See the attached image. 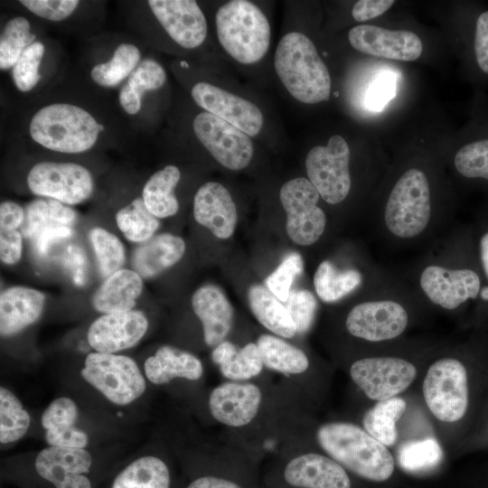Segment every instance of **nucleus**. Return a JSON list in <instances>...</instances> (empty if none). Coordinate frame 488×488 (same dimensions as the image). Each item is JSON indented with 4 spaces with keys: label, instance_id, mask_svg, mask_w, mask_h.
<instances>
[{
    "label": "nucleus",
    "instance_id": "nucleus-4",
    "mask_svg": "<svg viewBox=\"0 0 488 488\" xmlns=\"http://www.w3.org/2000/svg\"><path fill=\"white\" fill-rule=\"evenodd\" d=\"M220 44L236 61H259L270 46V23L262 10L247 0H231L221 5L215 14Z\"/></svg>",
    "mask_w": 488,
    "mask_h": 488
},
{
    "label": "nucleus",
    "instance_id": "nucleus-22",
    "mask_svg": "<svg viewBox=\"0 0 488 488\" xmlns=\"http://www.w3.org/2000/svg\"><path fill=\"white\" fill-rule=\"evenodd\" d=\"M288 484L297 488H351L344 468L319 454H305L290 460L284 470Z\"/></svg>",
    "mask_w": 488,
    "mask_h": 488
},
{
    "label": "nucleus",
    "instance_id": "nucleus-27",
    "mask_svg": "<svg viewBox=\"0 0 488 488\" xmlns=\"http://www.w3.org/2000/svg\"><path fill=\"white\" fill-rule=\"evenodd\" d=\"M142 288L143 281L137 272L121 268L106 278L93 296L92 305L103 314L130 311Z\"/></svg>",
    "mask_w": 488,
    "mask_h": 488
},
{
    "label": "nucleus",
    "instance_id": "nucleus-57",
    "mask_svg": "<svg viewBox=\"0 0 488 488\" xmlns=\"http://www.w3.org/2000/svg\"><path fill=\"white\" fill-rule=\"evenodd\" d=\"M187 488H241L237 483L215 476H202L192 481Z\"/></svg>",
    "mask_w": 488,
    "mask_h": 488
},
{
    "label": "nucleus",
    "instance_id": "nucleus-20",
    "mask_svg": "<svg viewBox=\"0 0 488 488\" xmlns=\"http://www.w3.org/2000/svg\"><path fill=\"white\" fill-rule=\"evenodd\" d=\"M260 402L261 391L255 384L225 382L211 390L209 408L220 423L239 427L256 417Z\"/></svg>",
    "mask_w": 488,
    "mask_h": 488
},
{
    "label": "nucleus",
    "instance_id": "nucleus-45",
    "mask_svg": "<svg viewBox=\"0 0 488 488\" xmlns=\"http://www.w3.org/2000/svg\"><path fill=\"white\" fill-rule=\"evenodd\" d=\"M303 259L298 253H291L266 279L267 289L281 302H286L296 277L303 271Z\"/></svg>",
    "mask_w": 488,
    "mask_h": 488
},
{
    "label": "nucleus",
    "instance_id": "nucleus-7",
    "mask_svg": "<svg viewBox=\"0 0 488 488\" xmlns=\"http://www.w3.org/2000/svg\"><path fill=\"white\" fill-rule=\"evenodd\" d=\"M423 395L432 414L444 422L462 419L469 408V375L465 364L455 358H444L428 369L423 382Z\"/></svg>",
    "mask_w": 488,
    "mask_h": 488
},
{
    "label": "nucleus",
    "instance_id": "nucleus-50",
    "mask_svg": "<svg viewBox=\"0 0 488 488\" xmlns=\"http://www.w3.org/2000/svg\"><path fill=\"white\" fill-rule=\"evenodd\" d=\"M45 440L50 446L85 448L89 436L76 426H70L45 430Z\"/></svg>",
    "mask_w": 488,
    "mask_h": 488
},
{
    "label": "nucleus",
    "instance_id": "nucleus-39",
    "mask_svg": "<svg viewBox=\"0 0 488 488\" xmlns=\"http://www.w3.org/2000/svg\"><path fill=\"white\" fill-rule=\"evenodd\" d=\"M35 38L26 17L15 16L9 19L0 35V69H12L23 51L36 41Z\"/></svg>",
    "mask_w": 488,
    "mask_h": 488
},
{
    "label": "nucleus",
    "instance_id": "nucleus-26",
    "mask_svg": "<svg viewBox=\"0 0 488 488\" xmlns=\"http://www.w3.org/2000/svg\"><path fill=\"white\" fill-rule=\"evenodd\" d=\"M185 252V243L178 236L163 233L153 236L133 255L135 271L145 278L161 274L177 263Z\"/></svg>",
    "mask_w": 488,
    "mask_h": 488
},
{
    "label": "nucleus",
    "instance_id": "nucleus-21",
    "mask_svg": "<svg viewBox=\"0 0 488 488\" xmlns=\"http://www.w3.org/2000/svg\"><path fill=\"white\" fill-rule=\"evenodd\" d=\"M193 216L196 221L221 239L234 232L238 215L230 192L220 183L202 184L193 198Z\"/></svg>",
    "mask_w": 488,
    "mask_h": 488
},
{
    "label": "nucleus",
    "instance_id": "nucleus-38",
    "mask_svg": "<svg viewBox=\"0 0 488 488\" xmlns=\"http://www.w3.org/2000/svg\"><path fill=\"white\" fill-rule=\"evenodd\" d=\"M116 221L125 237L137 243H144L151 239L160 224L158 218L145 207L142 198H136L120 209Z\"/></svg>",
    "mask_w": 488,
    "mask_h": 488
},
{
    "label": "nucleus",
    "instance_id": "nucleus-32",
    "mask_svg": "<svg viewBox=\"0 0 488 488\" xmlns=\"http://www.w3.org/2000/svg\"><path fill=\"white\" fill-rule=\"evenodd\" d=\"M170 472L157 456L138 457L114 479L111 488H170Z\"/></svg>",
    "mask_w": 488,
    "mask_h": 488
},
{
    "label": "nucleus",
    "instance_id": "nucleus-15",
    "mask_svg": "<svg viewBox=\"0 0 488 488\" xmlns=\"http://www.w3.org/2000/svg\"><path fill=\"white\" fill-rule=\"evenodd\" d=\"M405 308L391 300L364 302L355 305L346 318L351 334L370 342H380L400 335L408 325Z\"/></svg>",
    "mask_w": 488,
    "mask_h": 488
},
{
    "label": "nucleus",
    "instance_id": "nucleus-1",
    "mask_svg": "<svg viewBox=\"0 0 488 488\" xmlns=\"http://www.w3.org/2000/svg\"><path fill=\"white\" fill-rule=\"evenodd\" d=\"M274 67L281 83L299 102L316 104L329 99V70L305 34L290 32L279 40Z\"/></svg>",
    "mask_w": 488,
    "mask_h": 488
},
{
    "label": "nucleus",
    "instance_id": "nucleus-3",
    "mask_svg": "<svg viewBox=\"0 0 488 488\" xmlns=\"http://www.w3.org/2000/svg\"><path fill=\"white\" fill-rule=\"evenodd\" d=\"M103 130L104 126L89 110L65 102L42 107L31 117L28 127L35 143L64 154L90 150Z\"/></svg>",
    "mask_w": 488,
    "mask_h": 488
},
{
    "label": "nucleus",
    "instance_id": "nucleus-48",
    "mask_svg": "<svg viewBox=\"0 0 488 488\" xmlns=\"http://www.w3.org/2000/svg\"><path fill=\"white\" fill-rule=\"evenodd\" d=\"M19 3L35 15L52 22L67 19L80 5L78 0H21Z\"/></svg>",
    "mask_w": 488,
    "mask_h": 488
},
{
    "label": "nucleus",
    "instance_id": "nucleus-51",
    "mask_svg": "<svg viewBox=\"0 0 488 488\" xmlns=\"http://www.w3.org/2000/svg\"><path fill=\"white\" fill-rule=\"evenodd\" d=\"M22 236L17 230L0 229V258L6 265L18 262L22 254Z\"/></svg>",
    "mask_w": 488,
    "mask_h": 488
},
{
    "label": "nucleus",
    "instance_id": "nucleus-14",
    "mask_svg": "<svg viewBox=\"0 0 488 488\" xmlns=\"http://www.w3.org/2000/svg\"><path fill=\"white\" fill-rule=\"evenodd\" d=\"M147 5L167 35L180 47L192 50L205 41L208 26L193 0H149Z\"/></svg>",
    "mask_w": 488,
    "mask_h": 488
},
{
    "label": "nucleus",
    "instance_id": "nucleus-10",
    "mask_svg": "<svg viewBox=\"0 0 488 488\" xmlns=\"http://www.w3.org/2000/svg\"><path fill=\"white\" fill-rule=\"evenodd\" d=\"M26 181L33 193L66 205L83 202L94 190L91 173L85 166L70 162L37 163L29 171Z\"/></svg>",
    "mask_w": 488,
    "mask_h": 488
},
{
    "label": "nucleus",
    "instance_id": "nucleus-11",
    "mask_svg": "<svg viewBox=\"0 0 488 488\" xmlns=\"http://www.w3.org/2000/svg\"><path fill=\"white\" fill-rule=\"evenodd\" d=\"M192 129L199 142L225 168L238 171L249 164L253 144L240 129L206 111L194 117Z\"/></svg>",
    "mask_w": 488,
    "mask_h": 488
},
{
    "label": "nucleus",
    "instance_id": "nucleus-37",
    "mask_svg": "<svg viewBox=\"0 0 488 488\" xmlns=\"http://www.w3.org/2000/svg\"><path fill=\"white\" fill-rule=\"evenodd\" d=\"M361 283V276L358 270H339L328 260L320 263L314 276L316 294L326 303L341 299Z\"/></svg>",
    "mask_w": 488,
    "mask_h": 488
},
{
    "label": "nucleus",
    "instance_id": "nucleus-40",
    "mask_svg": "<svg viewBox=\"0 0 488 488\" xmlns=\"http://www.w3.org/2000/svg\"><path fill=\"white\" fill-rule=\"evenodd\" d=\"M31 418L20 399L8 389L0 388V442L21 439L28 431Z\"/></svg>",
    "mask_w": 488,
    "mask_h": 488
},
{
    "label": "nucleus",
    "instance_id": "nucleus-25",
    "mask_svg": "<svg viewBox=\"0 0 488 488\" xmlns=\"http://www.w3.org/2000/svg\"><path fill=\"white\" fill-rule=\"evenodd\" d=\"M145 375L154 384L161 385L175 378L199 380L203 372L201 361L193 354L164 345L144 363Z\"/></svg>",
    "mask_w": 488,
    "mask_h": 488
},
{
    "label": "nucleus",
    "instance_id": "nucleus-49",
    "mask_svg": "<svg viewBox=\"0 0 488 488\" xmlns=\"http://www.w3.org/2000/svg\"><path fill=\"white\" fill-rule=\"evenodd\" d=\"M396 76L383 72L369 85L365 95V105L371 111H380L396 95Z\"/></svg>",
    "mask_w": 488,
    "mask_h": 488
},
{
    "label": "nucleus",
    "instance_id": "nucleus-43",
    "mask_svg": "<svg viewBox=\"0 0 488 488\" xmlns=\"http://www.w3.org/2000/svg\"><path fill=\"white\" fill-rule=\"evenodd\" d=\"M45 52V46L36 40L22 53L12 68V80L16 89L28 92L35 88L41 80L40 67Z\"/></svg>",
    "mask_w": 488,
    "mask_h": 488
},
{
    "label": "nucleus",
    "instance_id": "nucleus-35",
    "mask_svg": "<svg viewBox=\"0 0 488 488\" xmlns=\"http://www.w3.org/2000/svg\"><path fill=\"white\" fill-rule=\"evenodd\" d=\"M406 407V401L397 397L378 401L363 416L365 431L384 446H393L398 439L396 424L404 414Z\"/></svg>",
    "mask_w": 488,
    "mask_h": 488
},
{
    "label": "nucleus",
    "instance_id": "nucleus-29",
    "mask_svg": "<svg viewBox=\"0 0 488 488\" xmlns=\"http://www.w3.org/2000/svg\"><path fill=\"white\" fill-rule=\"evenodd\" d=\"M181 178L177 166L168 164L149 177L142 190V199L148 211L156 218L174 215L179 202L174 188Z\"/></svg>",
    "mask_w": 488,
    "mask_h": 488
},
{
    "label": "nucleus",
    "instance_id": "nucleus-52",
    "mask_svg": "<svg viewBox=\"0 0 488 488\" xmlns=\"http://www.w3.org/2000/svg\"><path fill=\"white\" fill-rule=\"evenodd\" d=\"M71 227L64 225H51L41 230L32 240L34 248L41 256L46 255L51 247L60 240L67 239L72 235Z\"/></svg>",
    "mask_w": 488,
    "mask_h": 488
},
{
    "label": "nucleus",
    "instance_id": "nucleus-5",
    "mask_svg": "<svg viewBox=\"0 0 488 488\" xmlns=\"http://www.w3.org/2000/svg\"><path fill=\"white\" fill-rule=\"evenodd\" d=\"M431 216L430 189L427 175L419 169L405 172L391 190L384 220L395 236L409 239L427 228Z\"/></svg>",
    "mask_w": 488,
    "mask_h": 488
},
{
    "label": "nucleus",
    "instance_id": "nucleus-59",
    "mask_svg": "<svg viewBox=\"0 0 488 488\" xmlns=\"http://www.w3.org/2000/svg\"><path fill=\"white\" fill-rule=\"evenodd\" d=\"M482 297L488 300V287L484 288L482 292Z\"/></svg>",
    "mask_w": 488,
    "mask_h": 488
},
{
    "label": "nucleus",
    "instance_id": "nucleus-6",
    "mask_svg": "<svg viewBox=\"0 0 488 488\" xmlns=\"http://www.w3.org/2000/svg\"><path fill=\"white\" fill-rule=\"evenodd\" d=\"M80 374L108 400L118 406L134 402L146 389L138 365L126 355L90 352L84 361Z\"/></svg>",
    "mask_w": 488,
    "mask_h": 488
},
{
    "label": "nucleus",
    "instance_id": "nucleus-28",
    "mask_svg": "<svg viewBox=\"0 0 488 488\" xmlns=\"http://www.w3.org/2000/svg\"><path fill=\"white\" fill-rule=\"evenodd\" d=\"M166 78V72L158 61L149 58L142 60L119 90L118 101L122 109L127 115L137 114L144 94L160 89Z\"/></svg>",
    "mask_w": 488,
    "mask_h": 488
},
{
    "label": "nucleus",
    "instance_id": "nucleus-41",
    "mask_svg": "<svg viewBox=\"0 0 488 488\" xmlns=\"http://www.w3.org/2000/svg\"><path fill=\"white\" fill-rule=\"evenodd\" d=\"M443 457L439 443L432 437L409 441L399 448V466L408 473H418L437 465Z\"/></svg>",
    "mask_w": 488,
    "mask_h": 488
},
{
    "label": "nucleus",
    "instance_id": "nucleus-13",
    "mask_svg": "<svg viewBox=\"0 0 488 488\" xmlns=\"http://www.w3.org/2000/svg\"><path fill=\"white\" fill-rule=\"evenodd\" d=\"M194 102L206 112L231 124L248 136L258 135L264 125V116L253 102L216 85L200 81L191 89Z\"/></svg>",
    "mask_w": 488,
    "mask_h": 488
},
{
    "label": "nucleus",
    "instance_id": "nucleus-8",
    "mask_svg": "<svg viewBox=\"0 0 488 488\" xmlns=\"http://www.w3.org/2000/svg\"><path fill=\"white\" fill-rule=\"evenodd\" d=\"M350 148L340 135L330 137L326 145H316L307 154L308 180L330 204L343 202L351 190Z\"/></svg>",
    "mask_w": 488,
    "mask_h": 488
},
{
    "label": "nucleus",
    "instance_id": "nucleus-42",
    "mask_svg": "<svg viewBox=\"0 0 488 488\" xmlns=\"http://www.w3.org/2000/svg\"><path fill=\"white\" fill-rule=\"evenodd\" d=\"M89 239L96 255L99 271L103 277H108L121 269L125 261V249L117 236L97 227L90 230Z\"/></svg>",
    "mask_w": 488,
    "mask_h": 488
},
{
    "label": "nucleus",
    "instance_id": "nucleus-17",
    "mask_svg": "<svg viewBox=\"0 0 488 488\" xmlns=\"http://www.w3.org/2000/svg\"><path fill=\"white\" fill-rule=\"evenodd\" d=\"M147 328V318L141 311L104 314L90 324L87 339L95 352L116 353L135 346Z\"/></svg>",
    "mask_w": 488,
    "mask_h": 488
},
{
    "label": "nucleus",
    "instance_id": "nucleus-36",
    "mask_svg": "<svg viewBox=\"0 0 488 488\" xmlns=\"http://www.w3.org/2000/svg\"><path fill=\"white\" fill-rule=\"evenodd\" d=\"M140 61L139 48L130 42H122L114 50L108 61L91 68L90 78L100 87L114 88L127 80Z\"/></svg>",
    "mask_w": 488,
    "mask_h": 488
},
{
    "label": "nucleus",
    "instance_id": "nucleus-18",
    "mask_svg": "<svg viewBox=\"0 0 488 488\" xmlns=\"http://www.w3.org/2000/svg\"><path fill=\"white\" fill-rule=\"evenodd\" d=\"M92 465V456L85 448L49 446L37 455V474L55 488H91L85 476Z\"/></svg>",
    "mask_w": 488,
    "mask_h": 488
},
{
    "label": "nucleus",
    "instance_id": "nucleus-24",
    "mask_svg": "<svg viewBox=\"0 0 488 488\" xmlns=\"http://www.w3.org/2000/svg\"><path fill=\"white\" fill-rule=\"evenodd\" d=\"M45 296L25 286H13L0 296L1 336L14 335L34 324L41 316Z\"/></svg>",
    "mask_w": 488,
    "mask_h": 488
},
{
    "label": "nucleus",
    "instance_id": "nucleus-19",
    "mask_svg": "<svg viewBox=\"0 0 488 488\" xmlns=\"http://www.w3.org/2000/svg\"><path fill=\"white\" fill-rule=\"evenodd\" d=\"M420 286L432 303L452 310L477 297L481 280L472 269H448L432 265L423 270Z\"/></svg>",
    "mask_w": 488,
    "mask_h": 488
},
{
    "label": "nucleus",
    "instance_id": "nucleus-58",
    "mask_svg": "<svg viewBox=\"0 0 488 488\" xmlns=\"http://www.w3.org/2000/svg\"><path fill=\"white\" fill-rule=\"evenodd\" d=\"M480 256L483 268L488 277V231L484 233L480 240Z\"/></svg>",
    "mask_w": 488,
    "mask_h": 488
},
{
    "label": "nucleus",
    "instance_id": "nucleus-16",
    "mask_svg": "<svg viewBox=\"0 0 488 488\" xmlns=\"http://www.w3.org/2000/svg\"><path fill=\"white\" fill-rule=\"evenodd\" d=\"M348 40L362 53L401 61L418 59L423 50L421 40L412 32L392 31L370 24L352 27Z\"/></svg>",
    "mask_w": 488,
    "mask_h": 488
},
{
    "label": "nucleus",
    "instance_id": "nucleus-23",
    "mask_svg": "<svg viewBox=\"0 0 488 488\" xmlns=\"http://www.w3.org/2000/svg\"><path fill=\"white\" fill-rule=\"evenodd\" d=\"M192 306L202 324L205 343L216 347L232 325L233 308L230 301L221 288L206 285L193 293Z\"/></svg>",
    "mask_w": 488,
    "mask_h": 488
},
{
    "label": "nucleus",
    "instance_id": "nucleus-34",
    "mask_svg": "<svg viewBox=\"0 0 488 488\" xmlns=\"http://www.w3.org/2000/svg\"><path fill=\"white\" fill-rule=\"evenodd\" d=\"M257 346L263 364L270 370L297 374L305 371L309 366L303 351L277 336L262 334L258 339Z\"/></svg>",
    "mask_w": 488,
    "mask_h": 488
},
{
    "label": "nucleus",
    "instance_id": "nucleus-33",
    "mask_svg": "<svg viewBox=\"0 0 488 488\" xmlns=\"http://www.w3.org/2000/svg\"><path fill=\"white\" fill-rule=\"evenodd\" d=\"M77 219L76 212L68 205L50 198L36 199L24 210V219L21 225L23 237L33 239L42 229L51 225L71 227Z\"/></svg>",
    "mask_w": 488,
    "mask_h": 488
},
{
    "label": "nucleus",
    "instance_id": "nucleus-47",
    "mask_svg": "<svg viewBox=\"0 0 488 488\" xmlns=\"http://www.w3.org/2000/svg\"><path fill=\"white\" fill-rule=\"evenodd\" d=\"M78 415L77 404L68 397H60L52 400L44 409L41 423L45 430L75 426Z\"/></svg>",
    "mask_w": 488,
    "mask_h": 488
},
{
    "label": "nucleus",
    "instance_id": "nucleus-31",
    "mask_svg": "<svg viewBox=\"0 0 488 488\" xmlns=\"http://www.w3.org/2000/svg\"><path fill=\"white\" fill-rule=\"evenodd\" d=\"M211 357L224 377L236 380L258 375L264 365L257 343H253L238 350L232 343L223 341L214 348Z\"/></svg>",
    "mask_w": 488,
    "mask_h": 488
},
{
    "label": "nucleus",
    "instance_id": "nucleus-46",
    "mask_svg": "<svg viewBox=\"0 0 488 488\" xmlns=\"http://www.w3.org/2000/svg\"><path fill=\"white\" fill-rule=\"evenodd\" d=\"M285 303V306L296 327V333L307 332L314 322L317 306L314 295L305 289L293 290L290 291Z\"/></svg>",
    "mask_w": 488,
    "mask_h": 488
},
{
    "label": "nucleus",
    "instance_id": "nucleus-53",
    "mask_svg": "<svg viewBox=\"0 0 488 488\" xmlns=\"http://www.w3.org/2000/svg\"><path fill=\"white\" fill-rule=\"evenodd\" d=\"M474 52L478 66L488 74V11L483 12L476 21Z\"/></svg>",
    "mask_w": 488,
    "mask_h": 488
},
{
    "label": "nucleus",
    "instance_id": "nucleus-54",
    "mask_svg": "<svg viewBox=\"0 0 488 488\" xmlns=\"http://www.w3.org/2000/svg\"><path fill=\"white\" fill-rule=\"evenodd\" d=\"M393 4V0H360L354 4L352 14L356 21L365 22L381 15Z\"/></svg>",
    "mask_w": 488,
    "mask_h": 488
},
{
    "label": "nucleus",
    "instance_id": "nucleus-56",
    "mask_svg": "<svg viewBox=\"0 0 488 488\" xmlns=\"http://www.w3.org/2000/svg\"><path fill=\"white\" fill-rule=\"evenodd\" d=\"M24 210L17 203L5 201L0 205V229L17 230L23 224Z\"/></svg>",
    "mask_w": 488,
    "mask_h": 488
},
{
    "label": "nucleus",
    "instance_id": "nucleus-9",
    "mask_svg": "<svg viewBox=\"0 0 488 488\" xmlns=\"http://www.w3.org/2000/svg\"><path fill=\"white\" fill-rule=\"evenodd\" d=\"M319 197L316 188L304 177L291 179L280 188L279 198L286 213V233L298 245L315 243L324 231L326 217L317 206Z\"/></svg>",
    "mask_w": 488,
    "mask_h": 488
},
{
    "label": "nucleus",
    "instance_id": "nucleus-30",
    "mask_svg": "<svg viewBox=\"0 0 488 488\" xmlns=\"http://www.w3.org/2000/svg\"><path fill=\"white\" fill-rule=\"evenodd\" d=\"M250 309L267 329L274 333L291 338L296 333V327L286 306L266 286L252 285L248 290Z\"/></svg>",
    "mask_w": 488,
    "mask_h": 488
},
{
    "label": "nucleus",
    "instance_id": "nucleus-44",
    "mask_svg": "<svg viewBox=\"0 0 488 488\" xmlns=\"http://www.w3.org/2000/svg\"><path fill=\"white\" fill-rule=\"evenodd\" d=\"M455 166L465 177L488 180V139L462 146L455 154Z\"/></svg>",
    "mask_w": 488,
    "mask_h": 488
},
{
    "label": "nucleus",
    "instance_id": "nucleus-12",
    "mask_svg": "<svg viewBox=\"0 0 488 488\" xmlns=\"http://www.w3.org/2000/svg\"><path fill=\"white\" fill-rule=\"evenodd\" d=\"M350 375L369 399L382 401L404 391L415 380L417 368L401 358L371 357L353 362Z\"/></svg>",
    "mask_w": 488,
    "mask_h": 488
},
{
    "label": "nucleus",
    "instance_id": "nucleus-2",
    "mask_svg": "<svg viewBox=\"0 0 488 488\" xmlns=\"http://www.w3.org/2000/svg\"><path fill=\"white\" fill-rule=\"evenodd\" d=\"M316 437L333 460L360 477L384 482L394 472L395 461L387 446L354 424H324Z\"/></svg>",
    "mask_w": 488,
    "mask_h": 488
},
{
    "label": "nucleus",
    "instance_id": "nucleus-55",
    "mask_svg": "<svg viewBox=\"0 0 488 488\" xmlns=\"http://www.w3.org/2000/svg\"><path fill=\"white\" fill-rule=\"evenodd\" d=\"M64 258L65 266L70 272L73 282L77 286L84 285L87 272V259L83 250L78 246H70L67 249Z\"/></svg>",
    "mask_w": 488,
    "mask_h": 488
}]
</instances>
